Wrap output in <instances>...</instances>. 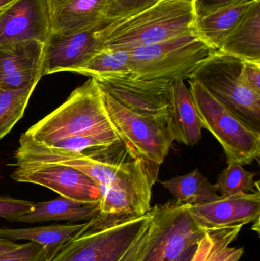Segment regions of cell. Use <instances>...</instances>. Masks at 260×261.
Wrapping results in <instances>:
<instances>
[{
    "instance_id": "1",
    "label": "cell",
    "mask_w": 260,
    "mask_h": 261,
    "mask_svg": "<svg viewBox=\"0 0 260 261\" xmlns=\"http://www.w3.org/2000/svg\"><path fill=\"white\" fill-rule=\"evenodd\" d=\"M194 0H159L150 7L102 23L97 36L101 49L131 50L193 32Z\"/></svg>"
},
{
    "instance_id": "2",
    "label": "cell",
    "mask_w": 260,
    "mask_h": 261,
    "mask_svg": "<svg viewBox=\"0 0 260 261\" xmlns=\"http://www.w3.org/2000/svg\"><path fill=\"white\" fill-rule=\"evenodd\" d=\"M114 130L94 78L72 92L67 100L24 135L46 147L73 138Z\"/></svg>"
},
{
    "instance_id": "3",
    "label": "cell",
    "mask_w": 260,
    "mask_h": 261,
    "mask_svg": "<svg viewBox=\"0 0 260 261\" xmlns=\"http://www.w3.org/2000/svg\"><path fill=\"white\" fill-rule=\"evenodd\" d=\"M134 77L145 80H189L197 68L217 51L195 31L177 38L128 50Z\"/></svg>"
},
{
    "instance_id": "4",
    "label": "cell",
    "mask_w": 260,
    "mask_h": 261,
    "mask_svg": "<svg viewBox=\"0 0 260 261\" xmlns=\"http://www.w3.org/2000/svg\"><path fill=\"white\" fill-rule=\"evenodd\" d=\"M243 61L217 50L189 80L199 83L249 128L260 132V93L250 90L243 83Z\"/></svg>"
},
{
    "instance_id": "5",
    "label": "cell",
    "mask_w": 260,
    "mask_h": 261,
    "mask_svg": "<svg viewBox=\"0 0 260 261\" xmlns=\"http://www.w3.org/2000/svg\"><path fill=\"white\" fill-rule=\"evenodd\" d=\"M149 212L140 217L106 228L91 221L53 251L47 261H119L148 228Z\"/></svg>"
},
{
    "instance_id": "6",
    "label": "cell",
    "mask_w": 260,
    "mask_h": 261,
    "mask_svg": "<svg viewBox=\"0 0 260 261\" xmlns=\"http://www.w3.org/2000/svg\"><path fill=\"white\" fill-rule=\"evenodd\" d=\"M188 81L203 128L222 146L227 164L236 162L244 166L259 161L260 132L249 128L199 83Z\"/></svg>"
},
{
    "instance_id": "7",
    "label": "cell",
    "mask_w": 260,
    "mask_h": 261,
    "mask_svg": "<svg viewBox=\"0 0 260 261\" xmlns=\"http://www.w3.org/2000/svg\"><path fill=\"white\" fill-rule=\"evenodd\" d=\"M100 90L105 111L120 141L137 158L161 165L174 141L170 116L138 114Z\"/></svg>"
},
{
    "instance_id": "8",
    "label": "cell",
    "mask_w": 260,
    "mask_h": 261,
    "mask_svg": "<svg viewBox=\"0 0 260 261\" xmlns=\"http://www.w3.org/2000/svg\"><path fill=\"white\" fill-rule=\"evenodd\" d=\"M148 240L139 261H175L188 248L198 244L206 231L189 211V205L177 201L151 208Z\"/></svg>"
},
{
    "instance_id": "9",
    "label": "cell",
    "mask_w": 260,
    "mask_h": 261,
    "mask_svg": "<svg viewBox=\"0 0 260 261\" xmlns=\"http://www.w3.org/2000/svg\"><path fill=\"white\" fill-rule=\"evenodd\" d=\"M95 80L102 91L134 113L170 116L171 81L140 79L131 74Z\"/></svg>"
},
{
    "instance_id": "10",
    "label": "cell",
    "mask_w": 260,
    "mask_h": 261,
    "mask_svg": "<svg viewBox=\"0 0 260 261\" xmlns=\"http://www.w3.org/2000/svg\"><path fill=\"white\" fill-rule=\"evenodd\" d=\"M12 173L14 180L42 186L63 197L83 203L100 200L97 184L85 173L59 164H19Z\"/></svg>"
},
{
    "instance_id": "11",
    "label": "cell",
    "mask_w": 260,
    "mask_h": 261,
    "mask_svg": "<svg viewBox=\"0 0 260 261\" xmlns=\"http://www.w3.org/2000/svg\"><path fill=\"white\" fill-rule=\"evenodd\" d=\"M189 211L204 231L243 227L250 223L259 228L260 191L220 196L212 202L189 205Z\"/></svg>"
},
{
    "instance_id": "12",
    "label": "cell",
    "mask_w": 260,
    "mask_h": 261,
    "mask_svg": "<svg viewBox=\"0 0 260 261\" xmlns=\"http://www.w3.org/2000/svg\"><path fill=\"white\" fill-rule=\"evenodd\" d=\"M101 24L70 33H50L44 44L42 76L73 72L100 50L96 32Z\"/></svg>"
},
{
    "instance_id": "13",
    "label": "cell",
    "mask_w": 260,
    "mask_h": 261,
    "mask_svg": "<svg viewBox=\"0 0 260 261\" xmlns=\"http://www.w3.org/2000/svg\"><path fill=\"white\" fill-rule=\"evenodd\" d=\"M50 34L47 0H18L0 15V44L38 41Z\"/></svg>"
},
{
    "instance_id": "14",
    "label": "cell",
    "mask_w": 260,
    "mask_h": 261,
    "mask_svg": "<svg viewBox=\"0 0 260 261\" xmlns=\"http://www.w3.org/2000/svg\"><path fill=\"white\" fill-rule=\"evenodd\" d=\"M44 44L35 40L0 44V86L38 84L42 77Z\"/></svg>"
},
{
    "instance_id": "15",
    "label": "cell",
    "mask_w": 260,
    "mask_h": 261,
    "mask_svg": "<svg viewBox=\"0 0 260 261\" xmlns=\"http://www.w3.org/2000/svg\"><path fill=\"white\" fill-rule=\"evenodd\" d=\"M50 33L66 34L106 22L109 0H47Z\"/></svg>"
},
{
    "instance_id": "16",
    "label": "cell",
    "mask_w": 260,
    "mask_h": 261,
    "mask_svg": "<svg viewBox=\"0 0 260 261\" xmlns=\"http://www.w3.org/2000/svg\"><path fill=\"white\" fill-rule=\"evenodd\" d=\"M170 123L174 141L193 146L201 138L203 125L190 90L183 80L171 84Z\"/></svg>"
},
{
    "instance_id": "17",
    "label": "cell",
    "mask_w": 260,
    "mask_h": 261,
    "mask_svg": "<svg viewBox=\"0 0 260 261\" xmlns=\"http://www.w3.org/2000/svg\"><path fill=\"white\" fill-rule=\"evenodd\" d=\"M98 214L99 203H83L60 196L53 200L35 203L31 211L9 218L8 221L28 224L61 221L89 222Z\"/></svg>"
},
{
    "instance_id": "18",
    "label": "cell",
    "mask_w": 260,
    "mask_h": 261,
    "mask_svg": "<svg viewBox=\"0 0 260 261\" xmlns=\"http://www.w3.org/2000/svg\"><path fill=\"white\" fill-rule=\"evenodd\" d=\"M219 51L245 61L260 63V0H254Z\"/></svg>"
},
{
    "instance_id": "19",
    "label": "cell",
    "mask_w": 260,
    "mask_h": 261,
    "mask_svg": "<svg viewBox=\"0 0 260 261\" xmlns=\"http://www.w3.org/2000/svg\"><path fill=\"white\" fill-rule=\"evenodd\" d=\"M253 1L249 0L225 6L196 18L194 31L205 42L218 50L241 22Z\"/></svg>"
},
{
    "instance_id": "20",
    "label": "cell",
    "mask_w": 260,
    "mask_h": 261,
    "mask_svg": "<svg viewBox=\"0 0 260 261\" xmlns=\"http://www.w3.org/2000/svg\"><path fill=\"white\" fill-rule=\"evenodd\" d=\"M242 227L206 231L191 261H239L244 248L232 246Z\"/></svg>"
},
{
    "instance_id": "21",
    "label": "cell",
    "mask_w": 260,
    "mask_h": 261,
    "mask_svg": "<svg viewBox=\"0 0 260 261\" xmlns=\"http://www.w3.org/2000/svg\"><path fill=\"white\" fill-rule=\"evenodd\" d=\"M174 196V200L187 205L212 202L219 198L215 184L209 182L198 170L161 182Z\"/></svg>"
},
{
    "instance_id": "22",
    "label": "cell",
    "mask_w": 260,
    "mask_h": 261,
    "mask_svg": "<svg viewBox=\"0 0 260 261\" xmlns=\"http://www.w3.org/2000/svg\"><path fill=\"white\" fill-rule=\"evenodd\" d=\"M84 223L50 225L28 228H0V238L9 240L29 241L43 248L57 249L73 234L82 229Z\"/></svg>"
},
{
    "instance_id": "23",
    "label": "cell",
    "mask_w": 260,
    "mask_h": 261,
    "mask_svg": "<svg viewBox=\"0 0 260 261\" xmlns=\"http://www.w3.org/2000/svg\"><path fill=\"white\" fill-rule=\"evenodd\" d=\"M129 61L128 50L101 49L72 73L95 79L127 76L131 75Z\"/></svg>"
},
{
    "instance_id": "24",
    "label": "cell",
    "mask_w": 260,
    "mask_h": 261,
    "mask_svg": "<svg viewBox=\"0 0 260 261\" xmlns=\"http://www.w3.org/2000/svg\"><path fill=\"white\" fill-rule=\"evenodd\" d=\"M36 86L28 84L18 88L0 86V140L22 118Z\"/></svg>"
},
{
    "instance_id": "25",
    "label": "cell",
    "mask_w": 260,
    "mask_h": 261,
    "mask_svg": "<svg viewBox=\"0 0 260 261\" xmlns=\"http://www.w3.org/2000/svg\"><path fill=\"white\" fill-rule=\"evenodd\" d=\"M220 173L215 184L219 196H229L260 191L259 181H255L256 173L246 170L239 163H228Z\"/></svg>"
},
{
    "instance_id": "26",
    "label": "cell",
    "mask_w": 260,
    "mask_h": 261,
    "mask_svg": "<svg viewBox=\"0 0 260 261\" xmlns=\"http://www.w3.org/2000/svg\"><path fill=\"white\" fill-rule=\"evenodd\" d=\"M56 250V249H55ZM55 250L43 248L29 242L14 251L0 255V261H47Z\"/></svg>"
},
{
    "instance_id": "27",
    "label": "cell",
    "mask_w": 260,
    "mask_h": 261,
    "mask_svg": "<svg viewBox=\"0 0 260 261\" xmlns=\"http://www.w3.org/2000/svg\"><path fill=\"white\" fill-rule=\"evenodd\" d=\"M159 0H109L106 22L140 12Z\"/></svg>"
},
{
    "instance_id": "28",
    "label": "cell",
    "mask_w": 260,
    "mask_h": 261,
    "mask_svg": "<svg viewBox=\"0 0 260 261\" xmlns=\"http://www.w3.org/2000/svg\"><path fill=\"white\" fill-rule=\"evenodd\" d=\"M35 202L11 197H0V217L8 219L31 211Z\"/></svg>"
},
{
    "instance_id": "29",
    "label": "cell",
    "mask_w": 260,
    "mask_h": 261,
    "mask_svg": "<svg viewBox=\"0 0 260 261\" xmlns=\"http://www.w3.org/2000/svg\"><path fill=\"white\" fill-rule=\"evenodd\" d=\"M241 78L250 90L260 93V63L243 61Z\"/></svg>"
},
{
    "instance_id": "30",
    "label": "cell",
    "mask_w": 260,
    "mask_h": 261,
    "mask_svg": "<svg viewBox=\"0 0 260 261\" xmlns=\"http://www.w3.org/2000/svg\"><path fill=\"white\" fill-rule=\"evenodd\" d=\"M249 0H194L196 18L204 16L217 9Z\"/></svg>"
},
{
    "instance_id": "31",
    "label": "cell",
    "mask_w": 260,
    "mask_h": 261,
    "mask_svg": "<svg viewBox=\"0 0 260 261\" xmlns=\"http://www.w3.org/2000/svg\"><path fill=\"white\" fill-rule=\"evenodd\" d=\"M149 227V226H148ZM148 228L137 238L131 248L125 253V255L119 261H139L146 246L148 240Z\"/></svg>"
},
{
    "instance_id": "32",
    "label": "cell",
    "mask_w": 260,
    "mask_h": 261,
    "mask_svg": "<svg viewBox=\"0 0 260 261\" xmlns=\"http://www.w3.org/2000/svg\"><path fill=\"white\" fill-rule=\"evenodd\" d=\"M21 244L15 243L13 241L0 238V255L10 252L21 246Z\"/></svg>"
},
{
    "instance_id": "33",
    "label": "cell",
    "mask_w": 260,
    "mask_h": 261,
    "mask_svg": "<svg viewBox=\"0 0 260 261\" xmlns=\"http://www.w3.org/2000/svg\"><path fill=\"white\" fill-rule=\"evenodd\" d=\"M197 245L195 246L190 247L188 248L178 259H177L175 261H191L192 257H193L194 254H195V251H196Z\"/></svg>"
},
{
    "instance_id": "34",
    "label": "cell",
    "mask_w": 260,
    "mask_h": 261,
    "mask_svg": "<svg viewBox=\"0 0 260 261\" xmlns=\"http://www.w3.org/2000/svg\"><path fill=\"white\" fill-rule=\"evenodd\" d=\"M17 1L18 0H0V15L13 6Z\"/></svg>"
}]
</instances>
